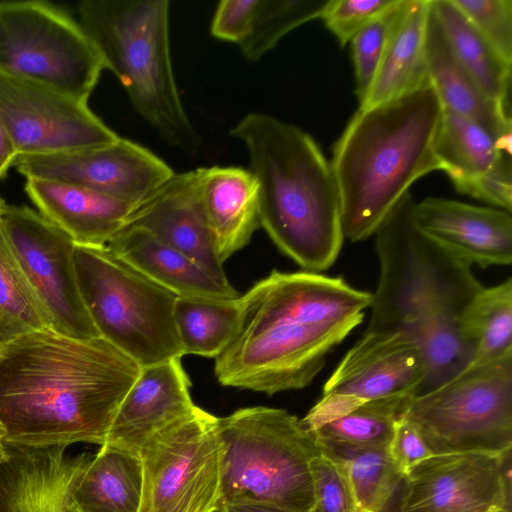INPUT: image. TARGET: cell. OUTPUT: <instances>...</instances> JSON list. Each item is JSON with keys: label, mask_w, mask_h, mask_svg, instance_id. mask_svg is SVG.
Listing matches in <instances>:
<instances>
[{"label": "cell", "mask_w": 512, "mask_h": 512, "mask_svg": "<svg viewBox=\"0 0 512 512\" xmlns=\"http://www.w3.org/2000/svg\"><path fill=\"white\" fill-rule=\"evenodd\" d=\"M141 367L101 337L51 328L0 347V423L11 449L103 446Z\"/></svg>", "instance_id": "obj_1"}, {"label": "cell", "mask_w": 512, "mask_h": 512, "mask_svg": "<svg viewBox=\"0 0 512 512\" xmlns=\"http://www.w3.org/2000/svg\"><path fill=\"white\" fill-rule=\"evenodd\" d=\"M371 300L340 276L273 270L240 295L238 329L215 358L218 382L267 395L308 386Z\"/></svg>", "instance_id": "obj_2"}, {"label": "cell", "mask_w": 512, "mask_h": 512, "mask_svg": "<svg viewBox=\"0 0 512 512\" xmlns=\"http://www.w3.org/2000/svg\"><path fill=\"white\" fill-rule=\"evenodd\" d=\"M247 147L258 184L259 220L305 271L330 268L341 251V203L330 162L298 126L250 113L230 131Z\"/></svg>", "instance_id": "obj_3"}, {"label": "cell", "mask_w": 512, "mask_h": 512, "mask_svg": "<svg viewBox=\"0 0 512 512\" xmlns=\"http://www.w3.org/2000/svg\"><path fill=\"white\" fill-rule=\"evenodd\" d=\"M442 117L430 82L356 111L330 161L345 239L358 242L373 236L410 186L438 170L435 149Z\"/></svg>", "instance_id": "obj_4"}, {"label": "cell", "mask_w": 512, "mask_h": 512, "mask_svg": "<svg viewBox=\"0 0 512 512\" xmlns=\"http://www.w3.org/2000/svg\"><path fill=\"white\" fill-rule=\"evenodd\" d=\"M79 24L128 93L135 110L169 145L195 152L200 135L180 98L169 44L168 0H83Z\"/></svg>", "instance_id": "obj_5"}, {"label": "cell", "mask_w": 512, "mask_h": 512, "mask_svg": "<svg viewBox=\"0 0 512 512\" xmlns=\"http://www.w3.org/2000/svg\"><path fill=\"white\" fill-rule=\"evenodd\" d=\"M222 445L221 505L312 512L311 462L317 442L288 411L247 407L217 417Z\"/></svg>", "instance_id": "obj_6"}, {"label": "cell", "mask_w": 512, "mask_h": 512, "mask_svg": "<svg viewBox=\"0 0 512 512\" xmlns=\"http://www.w3.org/2000/svg\"><path fill=\"white\" fill-rule=\"evenodd\" d=\"M406 193L374 236L380 277L366 331L400 329L420 318L457 313L483 287L471 265L426 236Z\"/></svg>", "instance_id": "obj_7"}, {"label": "cell", "mask_w": 512, "mask_h": 512, "mask_svg": "<svg viewBox=\"0 0 512 512\" xmlns=\"http://www.w3.org/2000/svg\"><path fill=\"white\" fill-rule=\"evenodd\" d=\"M74 263L83 303L101 338L140 367L185 355L174 322L177 296L107 246L75 244Z\"/></svg>", "instance_id": "obj_8"}, {"label": "cell", "mask_w": 512, "mask_h": 512, "mask_svg": "<svg viewBox=\"0 0 512 512\" xmlns=\"http://www.w3.org/2000/svg\"><path fill=\"white\" fill-rule=\"evenodd\" d=\"M403 415L420 429L434 454L510 451L512 352L414 396Z\"/></svg>", "instance_id": "obj_9"}, {"label": "cell", "mask_w": 512, "mask_h": 512, "mask_svg": "<svg viewBox=\"0 0 512 512\" xmlns=\"http://www.w3.org/2000/svg\"><path fill=\"white\" fill-rule=\"evenodd\" d=\"M104 68L79 22L44 1L0 2V72L88 101Z\"/></svg>", "instance_id": "obj_10"}, {"label": "cell", "mask_w": 512, "mask_h": 512, "mask_svg": "<svg viewBox=\"0 0 512 512\" xmlns=\"http://www.w3.org/2000/svg\"><path fill=\"white\" fill-rule=\"evenodd\" d=\"M139 456L142 492L138 512H218L222 445L216 416L199 407L153 438Z\"/></svg>", "instance_id": "obj_11"}, {"label": "cell", "mask_w": 512, "mask_h": 512, "mask_svg": "<svg viewBox=\"0 0 512 512\" xmlns=\"http://www.w3.org/2000/svg\"><path fill=\"white\" fill-rule=\"evenodd\" d=\"M424 366L414 340L402 329L366 331L324 384L322 396L301 419L309 431L360 405L421 391Z\"/></svg>", "instance_id": "obj_12"}, {"label": "cell", "mask_w": 512, "mask_h": 512, "mask_svg": "<svg viewBox=\"0 0 512 512\" xmlns=\"http://www.w3.org/2000/svg\"><path fill=\"white\" fill-rule=\"evenodd\" d=\"M0 225L46 310L51 329L79 339L100 337L83 303L74 263V241L39 212L5 204Z\"/></svg>", "instance_id": "obj_13"}, {"label": "cell", "mask_w": 512, "mask_h": 512, "mask_svg": "<svg viewBox=\"0 0 512 512\" xmlns=\"http://www.w3.org/2000/svg\"><path fill=\"white\" fill-rule=\"evenodd\" d=\"M502 509H511V450L435 454L404 475L380 512Z\"/></svg>", "instance_id": "obj_14"}, {"label": "cell", "mask_w": 512, "mask_h": 512, "mask_svg": "<svg viewBox=\"0 0 512 512\" xmlns=\"http://www.w3.org/2000/svg\"><path fill=\"white\" fill-rule=\"evenodd\" d=\"M0 122L19 155H44L119 138L87 101L36 81L0 72Z\"/></svg>", "instance_id": "obj_15"}, {"label": "cell", "mask_w": 512, "mask_h": 512, "mask_svg": "<svg viewBox=\"0 0 512 512\" xmlns=\"http://www.w3.org/2000/svg\"><path fill=\"white\" fill-rule=\"evenodd\" d=\"M13 166L25 178L87 188L137 205L164 184L173 170L145 147L127 139L44 155H19Z\"/></svg>", "instance_id": "obj_16"}, {"label": "cell", "mask_w": 512, "mask_h": 512, "mask_svg": "<svg viewBox=\"0 0 512 512\" xmlns=\"http://www.w3.org/2000/svg\"><path fill=\"white\" fill-rule=\"evenodd\" d=\"M190 387L181 358L141 367L104 445L139 455L153 438L196 413L199 407L192 401Z\"/></svg>", "instance_id": "obj_17"}, {"label": "cell", "mask_w": 512, "mask_h": 512, "mask_svg": "<svg viewBox=\"0 0 512 512\" xmlns=\"http://www.w3.org/2000/svg\"><path fill=\"white\" fill-rule=\"evenodd\" d=\"M126 225L143 228L187 255L220 281H228L206 216L200 168L173 174L130 213Z\"/></svg>", "instance_id": "obj_18"}, {"label": "cell", "mask_w": 512, "mask_h": 512, "mask_svg": "<svg viewBox=\"0 0 512 512\" xmlns=\"http://www.w3.org/2000/svg\"><path fill=\"white\" fill-rule=\"evenodd\" d=\"M414 221L426 236L469 265L512 262L511 212L428 197L415 203Z\"/></svg>", "instance_id": "obj_19"}, {"label": "cell", "mask_w": 512, "mask_h": 512, "mask_svg": "<svg viewBox=\"0 0 512 512\" xmlns=\"http://www.w3.org/2000/svg\"><path fill=\"white\" fill-rule=\"evenodd\" d=\"M91 455L65 448L11 449L0 462L3 512H68L70 495Z\"/></svg>", "instance_id": "obj_20"}, {"label": "cell", "mask_w": 512, "mask_h": 512, "mask_svg": "<svg viewBox=\"0 0 512 512\" xmlns=\"http://www.w3.org/2000/svg\"><path fill=\"white\" fill-rule=\"evenodd\" d=\"M25 191L43 217L82 246H107L136 206L87 188L41 178H27Z\"/></svg>", "instance_id": "obj_21"}, {"label": "cell", "mask_w": 512, "mask_h": 512, "mask_svg": "<svg viewBox=\"0 0 512 512\" xmlns=\"http://www.w3.org/2000/svg\"><path fill=\"white\" fill-rule=\"evenodd\" d=\"M107 247L144 276L181 298L229 300L240 296L184 253L147 230L125 225Z\"/></svg>", "instance_id": "obj_22"}, {"label": "cell", "mask_w": 512, "mask_h": 512, "mask_svg": "<svg viewBox=\"0 0 512 512\" xmlns=\"http://www.w3.org/2000/svg\"><path fill=\"white\" fill-rule=\"evenodd\" d=\"M328 0H223L219 2L211 34L236 44L255 62L295 28L320 18Z\"/></svg>", "instance_id": "obj_23"}, {"label": "cell", "mask_w": 512, "mask_h": 512, "mask_svg": "<svg viewBox=\"0 0 512 512\" xmlns=\"http://www.w3.org/2000/svg\"><path fill=\"white\" fill-rule=\"evenodd\" d=\"M429 15L430 0H406L358 109L395 100L430 82L427 68Z\"/></svg>", "instance_id": "obj_24"}, {"label": "cell", "mask_w": 512, "mask_h": 512, "mask_svg": "<svg viewBox=\"0 0 512 512\" xmlns=\"http://www.w3.org/2000/svg\"><path fill=\"white\" fill-rule=\"evenodd\" d=\"M206 216L220 261L244 248L259 228L258 184L241 167L200 168Z\"/></svg>", "instance_id": "obj_25"}, {"label": "cell", "mask_w": 512, "mask_h": 512, "mask_svg": "<svg viewBox=\"0 0 512 512\" xmlns=\"http://www.w3.org/2000/svg\"><path fill=\"white\" fill-rule=\"evenodd\" d=\"M428 78L443 110L466 117L488 131L511 154L510 110L488 98L452 54L430 6Z\"/></svg>", "instance_id": "obj_26"}, {"label": "cell", "mask_w": 512, "mask_h": 512, "mask_svg": "<svg viewBox=\"0 0 512 512\" xmlns=\"http://www.w3.org/2000/svg\"><path fill=\"white\" fill-rule=\"evenodd\" d=\"M435 153L438 170L448 175L460 193L474 198L483 181L511 159V154L479 124L445 110Z\"/></svg>", "instance_id": "obj_27"}, {"label": "cell", "mask_w": 512, "mask_h": 512, "mask_svg": "<svg viewBox=\"0 0 512 512\" xmlns=\"http://www.w3.org/2000/svg\"><path fill=\"white\" fill-rule=\"evenodd\" d=\"M141 492L140 456L104 445L88 461L67 509L68 512H138Z\"/></svg>", "instance_id": "obj_28"}, {"label": "cell", "mask_w": 512, "mask_h": 512, "mask_svg": "<svg viewBox=\"0 0 512 512\" xmlns=\"http://www.w3.org/2000/svg\"><path fill=\"white\" fill-rule=\"evenodd\" d=\"M430 6L458 63L488 98L510 110L512 66L495 53L452 0H430Z\"/></svg>", "instance_id": "obj_29"}, {"label": "cell", "mask_w": 512, "mask_h": 512, "mask_svg": "<svg viewBox=\"0 0 512 512\" xmlns=\"http://www.w3.org/2000/svg\"><path fill=\"white\" fill-rule=\"evenodd\" d=\"M458 325L463 337L475 348L468 367L512 352V279L482 287L459 312Z\"/></svg>", "instance_id": "obj_30"}, {"label": "cell", "mask_w": 512, "mask_h": 512, "mask_svg": "<svg viewBox=\"0 0 512 512\" xmlns=\"http://www.w3.org/2000/svg\"><path fill=\"white\" fill-rule=\"evenodd\" d=\"M457 313L420 318L400 329L416 343L424 366L421 393L452 379L471 363L475 348L460 332Z\"/></svg>", "instance_id": "obj_31"}, {"label": "cell", "mask_w": 512, "mask_h": 512, "mask_svg": "<svg viewBox=\"0 0 512 512\" xmlns=\"http://www.w3.org/2000/svg\"><path fill=\"white\" fill-rule=\"evenodd\" d=\"M320 453L345 473L358 512H380L404 477L386 448H357L317 441Z\"/></svg>", "instance_id": "obj_32"}, {"label": "cell", "mask_w": 512, "mask_h": 512, "mask_svg": "<svg viewBox=\"0 0 512 512\" xmlns=\"http://www.w3.org/2000/svg\"><path fill=\"white\" fill-rule=\"evenodd\" d=\"M241 317L240 296L217 300L177 297L174 322L185 355L216 358L236 333Z\"/></svg>", "instance_id": "obj_33"}, {"label": "cell", "mask_w": 512, "mask_h": 512, "mask_svg": "<svg viewBox=\"0 0 512 512\" xmlns=\"http://www.w3.org/2000/svg\"><path fill=\"white\" fill-rule=\"evenodd\" d=\"M48 328L50 318L0 225V347L21 335Z\"/></svg>", "instance_id": "obj_34"}, {"label": "cell", "mask_w": 512, "mask_h": 512, "mask_svg": "<svg viewBox=\"0 0 512 512\" xmlns=\"http://www.w3.org/2000/svg\"><path fill=\"white\" fill-rule=\"evenodd\" d=\"M413 397H391L364 403L311 431L315 440L357 448H386L397 420Z\"/></svg>", "instance_id": "obj_35"}, {"label": "cell", "mask_w": 512, "mask_h": 512, "mask_svg": "<svg viewBox=\"0 0 512 512\" xmlns=\"http://www.w3.org/2000/svg\"><path fill=\"white\" fill-rule=\"evenodd\" d=\"M495 53L512 66V0H452Z\"/></svg>", "instance_id": "obj_36"}, {"label": "cell", "mask_w": 512, "mask_h": 512, "mask_svg": "<svg viewBox=\"0 0 512 512\" xmlns=\"http://www.w3.org/2000/svg\"><path fill=\"white\" fill-rule=\"evenodd\" d=\"M406 0L372 21L350 41L359 102L366 95Z\"/></svg>", "instance_id": "obj_37"}, {"label": "cell", "mask_w": 512, "mask_h": 512, "mask_svg": "<svg viewBox=\"0 0 512 512\" xmlns=\"http://www.w3.org/2000/svg\"><path fill=\"white\" fill-rule=\"evenodd\" d=\"M401 0H328L320 18L341 46L375 19L395 8Z\"/></svg>", "instance_id": "obj_38"}, {"label": "cell", "mask_w": 512, "mask_h": 512, "mask_svg": "<svg viewBox=\"0 0 512 512\" xmlns=\"http://www.w3.org/2000/svg\"><path fill=\"white\" fill-rule=\"evenodd\" d=\"M311 476L314 490L312 512H358L348 479L333 460L318 454L311 462Z\"/></svg>", "instance_id": "obj_39"}, {"label": "cell", "mask_w": 512, "mask_h": 512, "mask_svg": "<svg viewBox=\"0 0 512 512\" xmlns=\"http://www.w3.org/2000/svg\"><path fill=\"white\" fill-rule=\"evenodd\" d=\"M387 450L403 475L423 460L435 455L420 429L404 415L395 423Z\"/></svg>", "instance_id": "obj_40"}, {"label": "cell", "mask_w": 512, "mask_h": 512, "mask_svg": "<svg viewBox=\"0 0 512 512\" xmlns=\"http://www.w3.org/2000/svg\"><path fill=\"white\" fill-rule=\"evenodd\" d=\"M18 153L15 146L0 122V180L5 177L8 169L13 166Z\"/></svg>", "instance_id": "obj_41"}, {"label": "cell", "mask_w": 512, "mask_h": 512, "mask_svg": "<svg viewBox=\"0 0 512 512\" xmlns=\"http://www.w3.org/2000/svg\"><path fill=\"white\" fill-rule=\"evenodd\" d=\"M218 512H285L269 507L251 505V504H225L222 505Z\"/></svg>", "instance_id": "obj_42"}, {"label": "cell", "mask_w": 512, "mask_h": 512, "mask_svg": "<svg viewBox=\"0 0 512 512\" xmlns=\"http://www.w3.org/2000/svg\"><path fill=\"white\" fill-rule=\"evenodd\" d=\"M8 456V447L5 445V430L0 423V462Z\"/></svg>", "instance_id": "obj_43"}, {"label": "cell", "mask_w": 512, "mask_h": 512, "mask_svg": "<svg viewBox=\"0 0 512 512\" xmlns=\"http://www.w3.org/2000/svg\"><path fill=\"white\" fill-rule=\"evenodd\" d=\"M6 203L4 202V200L2 199L1 195H0V209L5 205Z\"/></svg>", "instance_id": "obj_44"}, {"label": "cell", "mask_w": 512, "mask_h": 512, "mask_svg": "<svg viewBox=\"0 0 512 512\" xmlns=\"http://www.w3.org/2000/svg\"><path fill=\"white\" fill-rule=\"evenodd\" d=\"M494 512H511V509H502Z\"/></svg>", "instance_id": "obj_45"}, {"label": "cell", "mask_w": 512, "mask_h": 512, "mask_svg": "<svg viewBox=\"0 0 512 512\" xmlns=\"http://www.w3.org/2000/svg\"><path fill=\"white\" fill-rule=\"evenodd\" d=\"M0 512H3V511L0 509Z\"/></svg>", "instance_id": "obj_46"}]
</instances>
